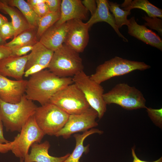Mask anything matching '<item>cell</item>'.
<instances>
[{
	"label": "cell",
	"mask_w": 162,
	"mask_h": 162,
	"mask_svg": "<svg viewBox=\"0 0 162 162\" xmlns=\"http://www.w3.org/2000/svg\"><path fill=\"white\" fill-rule=\"evenodd\" d=\"M74 83L70 77H59L49 70H43L31 76L27 80L25 95L41 105L50 102L59 90Z\"/></svg>",
	"instance_id": "1"
},
{
	"label": "cell",
	"mask_w": 162,
	"mask_h": 162,
	"mask_svg": "<svg viewBox=\"0 0 162 162\" xmlns=\"http://www.w3.org/2000/svg\"><path fill=\"white\" fill-rule=\"evenodd\" d=\"M37 107L25 94L16 104L6 103L0 99V117L6 130L20 131L28 119L34 116Z\"/></svg>",
	"instance_id": "2"
},
{
	"label": "cell",
	"mask_w": 162,
	"mask_h": 162,
	"mask_svg": "<svg viewBox=\"0 0 162 162\" xmlns=\"http://www.w3.org/2000/svg\"><path fill=\"white\" fill-rule=\"evenodd\" d=\"M48 68L59 77H68L83 71L84 68L79 53L64 44L54 52Z\"/></svg>",
	"instance_id": "3"
},
{
	"label": "cell",
	"mask_w": 162,
	"mask_h": 162,
	"mask_svg": "<svg viewBox=\"0 0 162 162\" xmlns=\"http://www.w3.org/2000/svg\"><path fill=\"white\" fill-rule=\"evenodd\" d=\"M151 66L143 62L130 60L119 57L105 62L96 68L90 78L100 84L112 77L127 74L135 70H144Z\"/></svg>",
	"instance_id": "4"
},
{
	"label": "cell",
	"mask_w": 162,
	"mask_h": 162,
	"mask_svg": "<svg viewBox=\"0 0 162 162\" xmlns=\"http://www.w3.org/2000/svg\"><path fill=\"white\" fill-rule=\"evenodd\" d=\"M107 104H115L127 110L146 108V100L142 93L134 86L124 83L116 85L103 94Z\"/></svg>",
	"instance_id": "5"
},
{
	"label": "cell",
	"mask_w": 162,
	"mask_h": 162,
	"mask_svg": "<svg viewBox=\"0 0 162 162\" xmlns=\"http://www.w3.org/2000/svg\"><path fill=\"white\" fill-rule=\"evenodd\" d=\"M69 115L54 104L49 102L37 107L34 116L45 135H55L64 126Z\"/></svg>",
	"instance_id": "6"
},
{
	"label": "cell",
	"mask_w": 162,
	"mask_h": 162,
	"mask_svg": "<svg viewBox=\"0 0 162 162\" xmlns=\"http://www.w3.org/2000/svg\"><path fill=\"white\" fill-rule=\"evenodd\" d=\"M49 102L69 115L82 113L90 107L82 92L74 83L57 92Z\"/></svg>",
	"instance_id": "7"
},
{
	"label": "cell",
	"mask_w": 162,
	"mask_h": 162,
	"mask_svg": "<svg viewBox=\"0 0 162 162\" xmlns=\"http://www.w3.org/2000/svg\"><path fill=\"white\" fill-rule=\"evenodd\" d=\"M72 80L84 94L90 107L97 112L99 119H101L106 110L103 87L91 79L83 71L73 76Z\"/></svg>",
	"instance_id": "8"
},
{
	"label": "cell",
	"mask_w": 162,
	"mask_h": 162,
	"mask_svg": "<svg viewBox=\"0 0 162 162\" xmlns=\"http://www.w3.org/2000/svg\"><path fill=\"white\" fill-rule=\"evenodd\" d=\"M20 133L15 138L11 151L14 155L24 159L28 154L29 148L34 143L40 142L45 135L37 125L34 116L22 128Z\"/></svg>",
	"instance_id": "9"
},
{
	"label": "cell",
	"mask_w": 162,
	"mask_h": 162,
	"mask_svg": "<svg viewBox=\"0 0 162 162\" xmlns=\"http://www.w3.org/2000/svg\"><path fill=\"white\" fill-rule=\"evenodd\" d=\"M97 117V112L91 107L82 113L69 115L64 127L55 136L67 139L73 134L88 130L98 125Z\"/></svg>",
	"instance_id": "10"
},
{
	"label": "cell",
	"mask_w": 162,
	"mask_h": 162,
	"mask_svg": "<svg viewBox=\"0 0 162 162\" xmlns=\"http://www.w3.org/2000/svg\"><path fill=\"white\" fill-rule=\"evenodd\" d=\"M68 21L69 27L64 44L78 53L82 52L89 40L88 30L90 28L86 22L78 19Z\"/></svg>",
	"instance_id": "11"
},
{
	"label": "cell",
	"mask_w": 162,
	"mask_h": 162,
	"mask_svg": "<svg viewBox=\"0 0 162 162\" xmlns=\"http://www.w3.org/2000/svg\"><path fill=\"white\" fill-rule=\"evenodd\" d=\"M27 80H13L0 75V99L10 104L19 102L26 92Z\"/></svg>",
	"instance_id": "12"
},
{
	"label": "cell",
	"mask_w": 162,
	"mask_h": 162,
	"mask_svg": "<svg viewBox=\"0 0 162 162\" xmlns=\"http://www.w3.org/2000/svg\"><path fill=\"white\" fill-rule=\"evenodd\" d=\"M61 16L55 25H60L68 21L78 19L86 20L88 11L80 0H62L61 4Z\"/></svg>",
	"instance_id": "13"
},
{
	"label": "cell",
	"mask_w": 162,
	"mask_h": 162,
	"mask_svg": "<svg viewBox=\"0 0 162 162\" xmlns=\"http://www.w3.org/2000/svg\"><path fill=\"white\" fill-rule=\"evenodd\" d=\"M28 55L21 56L11 55L0 60V75L16 80L23 79Z\"/></svg>",
	"instance_id": "14"
},
{
	"label": "cell",
	"mask_w": 162,
	"mask_h": 162,
	"mask_svg": "<svg viewBox=\"0 0 162 162\" xmlns=\"http://www.w3.org/2000/svg\"><path fill=\"white\" fill-rule=\"evenodd\" d=\"M69 27L68 21L58 26L54 24L43 33L39 41L54 52L64 43Z\"/></svg>",
	"instance_id": "15"
},
{
	"label": "cell",
	"mask_w": 162,
	"mask_h": 162,
	"mask_svg": "<svg viewBox=\"0 0 162 162\" xmlns=\"http://www.w3.org/2000/svg\"><path fill=\"white\" fill-rule=\"evenodd\" d=\"M128 20L129 23L127 26L130 35L162 51V40L158 35L144 25L138 24L134 17Z\"/></svg>",
	"instance_id": "16"
},
{
	"label": "cell",
	"mask_w": 162,
	"mask_h": 162,
	"mask_svg": "<svg viewBox=\"0 0 162 162\" xmlns=\"http://www.w3.org/2000/svg\"><path fill=\"white\" fill-rule=\"evenodd\" d=\"M50 146L47 141L40 144L34 143L31 146L30 153L24 158L23 162H63L70 154L68 153L60 157L51 156L48 153Z\"/></svg>",
	"instance_id": "17"
},
{
	"label": "cell",
	"mask_w": 162,
	"mask_h": 162,
	"mask_svg": "<svg viewBox=\"0 0 162 162\" xmlns=\"http://www.w3.org/2000/svg\"><path fill=\"white\" fill-rule=\"evenodd\" d=\"M95 1L97 5L96 10L94 13L87 22L90 27L98 22H106L112 27L120 37L122 38L124 41L128 42V39L119 32V29L116 25L113 16L110 12L108 1L96 0Z\"/></svg>",
	"instance_id": "18"
},
{
	"label": "cell",
	"mask_w": 162,
	"mask_h": 162,
	"mask_svg": "<svg viewBox=\"0 0 162 162\" xmlns=\"http://www.w3.org/2000/svg\"><path fill=\"white\" fill-rule=\"evenodd\" d=\"M53 53V51L38 41L33 46L30 53L28 55L25 71L35 64H39L48 68Z\"/></svg>",
	"instance_id": "19"
},
{
	"label": "cell",
	"mask_w": 162,
	"mask_h": 162,
	"mask_svg": "<svg viewBox=\"0 0 162 162\" xmlns=\"http://www.w3.org/2000/svg\"><path fill=\"white\" fill-rule=\"evenodd\" d=\"M103 131L98 129L92 128L83 132L82 134H76L74 135L76 141L75 148L71 154L63 162H80V160L83 153L88 152L89 145L85 146L83 143L85 139L88 136L94 134H100Z\"/></svg>",
	"instance_id": "20"
},
{
	"label": "cell",
	"mask_w": 162,
	"mask_h": 162,
	"mask_svg": "<svg viewBox=\"0 0 162 162\" xmlns=\"http://www.w3.org/2000/svg\"><path fill=\"white\" fill-rule=\"evenodd\" d=\"M3 2L4 4L1 10L9 15L11 19V22L15 32L14 38L26 30L35 28L31 26L23 14L14 7Z\"/></svg>",
	"instance_id": "21"
},
{
	"label": "cell",
	"mask_w": 162,
	"mask_h": 162,
	"mask_svg": "<svg viewBox=\"0 0 162 162\" xmlns=\"http://www.w3.org/2000/svg\"><path fill=\"white\" fill-rule=\"evenodd\" d=\"M120 6L123 10L130 11L134 8L142 10L150 17L162 18V10L147 0H125Z\"/></svg>",
	"instance_id": "22"
},
{
	"label": "cell",
	"mask_w": 162,
	"mask_h": 162,
	"mask_svg": "<svg viewBox=\"0 0 162 162\" xmlns=\"http://www.w3.org/2000/svg\"><path fill=\"white\" fill-rule=\"evenodd\" d=\"M37 28H33L21 33L5 46L11 50L26 46H33L39 41L37 37Z\"/></svg>",
	"instance_id": "23"
},
{
	"label": "cell",
	"mask_w": 162,
	"mask_h": 162,
	"mask_svg": "<svg viewBox=\"0 0 162 162\" xmlns=\"http://www.w3.org/2000/svg\"><path fill=\"white\" fill-rule=\"evenodd\" d=\"M8 5L17 8L32 26L37 28L40 17L35 12L32 6L24 0H3Z\"/></svg>",
	"instance_id": "24"
},
{
	"label": "cell",
	"mask_w": 162,
	"mask_h": 162,
	"mask_svg": "<svg viewBox=\"0 0 162 162\" xmlns=\"http://www.w3.org/2000/svg\"><path fill=\"white\" fill-rule=\"evenodd\" d=\"M60 11L49 12L42 17H40L38 23L37 35L38 39L49 28L54 25L59 19Z\"/></svg>",
	"instance_id": "25"
},
{
	"label": "cell",
	"mask_w": 162,
	"mask_h": 162,
	"mask_svg": "<svg viewBox=\"0 0 162 162\" xmlns=\"http://www.w3.org/2000/svg\"><path fill=\"white\" fill-rule=\"evenodd\" d=\"M108 4L109 10L112 13L116 25L118 28L119 29L124 25L127 26L129 23L127 17L130 14V11L121 9L120 4L116 2L108 1Z\"/></svg>",
	"instance_id": "26"
},
{
	"label": "cell",
	"mask_w": 162,
	"mask_h": 162,
	"mask_svg": "<svg viewBox=\"0 0 162 162\" xmlns=\"http://www.w3.org/2000/svg\"><path fill=\"white\" fill-rule=\"evenodd\" d=\"M148 115L153 123L157 127L162 128V109H153L151 107L146 108Z\"/></svg>",
	"instance_id": "27"
},
{
	"label": "cell",
	"mask_w": 162,
	"mask_h": 162,
	"mask_svg": "<svg viewBox=\"0 0 162 162\" xmlns=\"http://www.w3.org/2000/svg\"><path fill=\"white\" fill-rule=\"evenodd\" d=\"M142 19L146 22L144 25L149 27L151 28L156 30L162 36V20L157 17H150L145 15Z\"/></svg>",
	"instance_id": "28"
},
{
	"label": "cell",
	"mask_w": 162,
	"mask_h": 162,
	"mask_svg": "<svg viewBox=\"0 0 162 162\" xmlns=\"http://www.w3.org/2000/svg\"><path fill=\"white\" fill-rule=\"evenodd\" d=\"M0 34L4 40L14 38V30L11 22H8L4 24L0 28Z\"/></svg>",
	"instance_id": "29"
},
{
	"label": "cell",
	"mask_w": 162,
	"mask_h": 162,
	"mask_svg": "<svg viewBox=\"0 0 162 162\" xmlns=\"http://www.w3.org/2000/svg\"><path fill=\"white\" fill-rule=\"evenodd\" d=\"M44 1L32 7L34 10L40 17L44 16L50 12L48 8Z\"/></svg>",
	"instance_id": "30"
},
{
	"label": "cell",
	"mask_w": 162,
	"mask_h": 162,
	"mask_svg": "<svg viewBox=\"0 0 162 162\" xmlns=\"http://www.w3.org/2000/svg\"><path fill=\"white\" fill-rule=\"evenodd\" d=\"M62 0H45V3L48 6L50 12L60 11Z\"/></svg>",
	"instance_id": "31"
},
{
	"label": "cell",
	"mask_w": 162,
	"mask_h": 162,
	"mask_svg": "<svg viewBox=\"0 0 162 162\" xmlns=\"http://www.w3.org/2000/svg\"><path fill=\"white\" fill-rule=\"evenodd\" d=\"M33 46H26L11 50V55L21 56L26 55L27 53L31 51Z\"/></svg>",
	"instance_id": "32"
},
{
	"label": "cell",
	"mask_w": 162,
	"mask_h": 162,
	"mask_svg": "<svg viewBox=\"0 0 162 162\" xmlns=\"http://www.w3.org/2000/svg\"><path fill=\"white\" fill-rule=\"evenodd\" d=\"M82 2L85 8L91 13L92 15L95 13L97 9V4L95 0H84Z\"/></svg>",
	"instance_id": "33"
},
{
	"label": "cell",
	"mask_w": 162,
	"mask_h": 162,
	"mask_svg": "<svg viewBox=\"0 0 162 162\" xmlns=\"http://www.w3.org/2000/svg\"><path fill=\"white\" fill-rule=\"evenodd\" d=\"M46 68L45 67L39 65H33L28 70L25 71L24 76L28 77Z\"/></svg>",
	"instance_id": "34"
},
{
	"label": "cell",
	"mask_w": 162,
	"mask_h": 162,
	"mask_svg": "<svg viewBox=\"0 0 162 162\" xmlns=\"http://www.w3.org/2000/svg\"><path fill=\"white\" fill-rule=\"evenodd\" d=\"M12 50L5 45H0V60L11 55Z\"/></svg>",
	"instance_id": "35"
},
{
	"label": "cell",
	"mask_w": 162,
	"mask_h": 162,
	"mask_svg": "<svg viewBox=\"0 0 162 162\" xmlns=\"http://www.w3.org/2000/svg\"><path fill=\"white\" fill-rule=\"evenodd\" d=\"M15 142V140L5 144L0 143V153H5L11 150L13 145Z\"/></svg>",
	"instance_id": "36"
},
{
	"label": "cell",
	"mask_w": 162,
	"mask_h": 162,
	"mask_svg": "<svg viewBox=\"0 0 162 162\" xmlns=\"http://www.w3.org/2000/svg\"><path fill=\"white\" fill-rule=\"evenodd\" d=\"M131 153L133 158V162H162V157L158 160L152 162L142 160L138 158L135 153V149L133 148L131 149Z\"/></svg>",
	"instance_id": "37"
},
{
	"label": "cell",
	"mask_w": 162,
	"mask_h": 162,
	"mask_svg": "<svg viewBox=\"0 0 162 162\" xmlns=\"http://www.w3.org/2000/svg\"><path fill=\"white\" fill-rule=\"evenodd\" d=\"M3 124L0 117V143H8L10 142L6 140L3 135Z\"/></svg>",
	"instance_id": "38"
},
{
	"label": "cell",
	"mask_w": 162,
	"mask_h": 162,
	"mask_svg": "<svg viewBox=\"0 0 162 162\" xmlns=\"http://www.w3.org/2000/svg\"><path fill=\"white\" fill-rule=\"evenodd\" d=\"M44 1V0H28L26 2L32 7L41 3Z\"/></svg>",
	"instance_id": "39"
},
{
	"label": "cell",
	"mask_w": 162,
	"mask_h": 162,
	"mask_svg": "<svg viewBox=\"0 0 162 162\" xmlns=\"http://www.w3.org/2000/svg\"><path fill=\"white\" fill-rule=\"evenodd\" d=\"M8 22L7 18L0 14V28L4 24Z\"/></svg>",
	"instance_id": "40"
},
{
	"label": "cell",
	"mask_w": 162,
	"mask_h": 162,
	"mask_svg": "<svg viewBox=\"0 0 162 162\" xmlns=\"http://www.w3.org/2000/svg\"><path fill=\"white\" fill-rule=\"evenodd\" d=\"M6 43V41L2 39L0 34V45H5Z\"/></svg>",
	"instance_id": "41"
},
{
	"label": "cell",
	"mask_w": 162,
	"mask_h": 162,
	"mask_svg": "<svg viewBox=\"0 0 162 162\" xmlns=\"http://www.w3.org/2000/svg\"><path fill=\"white\" fill-rule=\"evenodd\" d=\"M4 4V3L3 2L2 0H0V10H1Z\"/></svg>",
	"instance_id": "42"
},
{
	"label": "cell",
	"mask_w": 162,
	"mask_h": 162,
	"mask_svg": "<svg viewBox=\"0 0 162 162\" xmlns=\"http://www.w3.org/2000/svg\"><path fill=\"white\" fill-rule=\"evenodd\" d=\"M24 160L23 159H20V162H23Z\"/></svg>",
	"instance_id": "43"
}]
</instances>
